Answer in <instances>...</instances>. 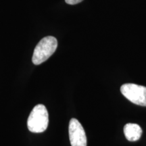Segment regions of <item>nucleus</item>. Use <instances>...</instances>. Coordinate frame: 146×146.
<instances>
[{
	"label": "nucleus",
	"instance_id": "nucleus-2",
	"mask_svg": "<svg viewBox=\"0 0 146 146\" xmlns=\"http://www.w3.org/2000/svg\"><path fill=\"white\" fill-rule=\"evenodd\" d=\"M49 116L44 105L38 104L34 107L27 120L29 130L33 133H42L47 129Z\"/></svg>",
	"mask_w": 146,
	"mask_h": 146
},
{
	"label": "nucleus",
	"instance_id": "nucleus-4",
	"mask_svg": "<svg viewBox=\"0 0 146 146\" xmlns=\"http://www.w3.org/2000/svg\"><path fill=\"white\" fill-rule=\"evenodd\" d=\"M69 138L71 146H87V137L83 126L76 118L69 123Z\"/></svg>",
	"mask_w": 146,
	"mask_h": 146
},
{
	"label": "nucleus",
	"instance_id": "nucleus-3",
	"mask_svg": "<svg viewBox=\"0 0 146 146\" xmlns=\"http://www.w3.org/2000/svg\"><path fill=\"white\" fill-rule=\"evenodd\" d=\"M120 91L132 103L146 106V87L133 83H127L122 85Z\"/></svg>",
	"mask_w": 146,
	"mask_h": 146
},
{
	"label": "nucleus",
	"instance_id": "nucleus-5",
	"mask_svg": "<svg viewBox=\"0 0 146 146\" xmlns=\"http://www.w3.org/2000/svg\"><path fill=\"white\" fill-rule=\"evenodd\" d=\"M124 133L129 141H137L141 138L142 129L137 124L128 123L124 127Z\"/></svg>",
	"mask_w": 146,
	"mask_h": 146
},
{
	"label": "nucleus",
	"instance_id": "nucleus-6",
	"mask_svg": "<svg viewBox=\"0 0 146 146\" xmlns=\"http://www.w3.org/2000/svg\"><path fill=\"white\" fill-rule=\"evenodd\" d=\"M83 0H65L66 3L70 5H75L77 3L81 2Z\"/></svg>",
	"mask_w": 146,
	"mask_h": 146
},
{
	"label": "nucleus",
	"instance_id": "nucleus-1",
	"mask_svg": "<svg viewBox=\"0 0 146 146\" xmlns=\"http://www.w3.org/2000/svg\"><path fill=\"white\" fill-rule=\"evenodd\" d=\"M58 41L54 36H48L43 38L35 48L32 61L35 65H39L46 61L56 52Z\"/></svg>",
	"mask_w": 146,
	"mask_h": 146
}]
</instances>
